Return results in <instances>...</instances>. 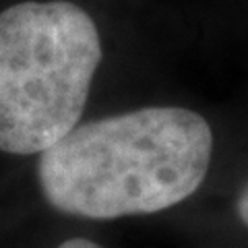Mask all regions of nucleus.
Listing matches in <instances>:
<instances>
[{"mask_svg":"<svg viewBox=\"0 0 248 248\" xmlns=\"http://www.w3.org/2000/svg\"><path fill=\"white\" fill-rule=\"evenodd\" d=\"M102 62L87 11L68 0L0 13V151L42 153L79 124Z\"/></svg>","mask_w":248,"mask_h":248,"instance_id":"f03ea898","label":"nucleus"},{"mask_svg":"<svg viewBox=\"0 0 248 248\" xmlns=\"http://www.w3.org/2000/svg\"><path fill=\"white\" fill-rule=\"evenodd\" d=\"M58 248H102V246L91 242L87 238H71V240H66V242H62Z\"/></svg>","mask_w":248,"mask_h":248,"instance_id":"20e7f679","label":"nucleus"},{"mask_svg":"<svg viewBox=\"0 0 248 248\" xmlns=\"http://www.w3.org/2000/svg\"><path fill=\"white\" fill-rule=\"evenodd\" d=\"M213 153V130L186 108L91 120L40 153L37 180L56 211L83 219L159 213L195 195Z\"/></svg>","mask_w":248,"mask_h":248,"instance_id":"f257e3e1","label":"nucleus"},{"mask_svg":"<svg viewBox=\"0 0 248 248\" xmlns=\"http://www.w3.org/2000/svg\"><path fill=\"white\" fill-rule=\"evenodd\" d=\"M236 213L240 217V221L248 228V182L242 186V190L236 197Z\"/></svg>","mask_w":248,"mask_h":248,"instance_id":"7ed1b4c3","label":"nucleus"}]
</instances>
